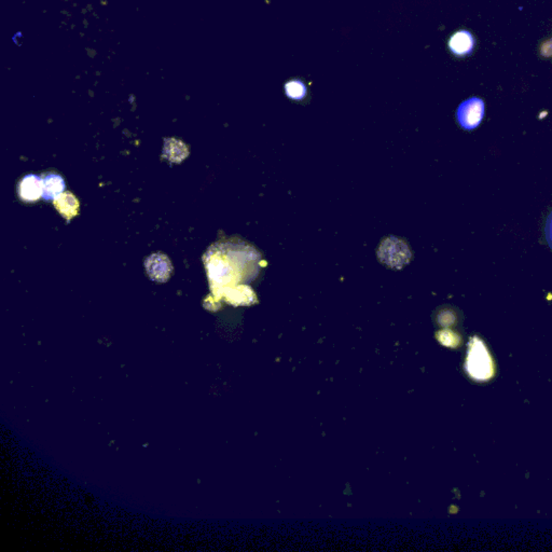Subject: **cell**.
Segmentation results:
<instances>
[{"instance_id": "1", "label": "cell", "mask_w": 552, "mask_h": 552, "mask_svg": "<svg viewBox=\"0 0 552 552\" xmlns=\"http://www.w3.org/2000/svg\"><path fill=\"white\" fill-rule=\"evenodd\" d=\"M466 369L478 381H486L493 375V364L489 352L478 339H474L470 344L466 359Z\"/></svg>"}, {"instance_id": "2", "label": "cell", "mask_w": 552, "mask_h": 552, "mask_svg": "<svg viewBox=\"0 0 552 552\" xmlns=\"http://www.w3.org/2000/svg\"><path fill=\"white\" fill-rule=\"evenodd\" d=\"M377 256L381 262L389 268L402 269L411 260L412 253L402 240L392 236L381 243Z\"/></svg>"}, {"instance_id": "3", "label": "cell", "mask_w": 552, "mask_h": 552, "mask_svg": "<svg viewBox=\"0 0 552 552\" xmlns=\"http://www.w3.org/2000/svg\"><path fill=\"white\" fill-rule=\"evenodd\" d=\"M484 116V103L480 98H472L460 105L456 112L458 123L466 130L476 129Z\"/></svg>"}, {"instance_id": "4", "label": "cell", "mask_w": 552, "mask_h": 552, "mask_svg": "<svg viewBox=\"0 0 552 552\" xmlns=\"http://www.w3.org/2000/svg\"><path fill=\"white\" fill-rule=\"evenodd\" d=\"M146 269L149 276L159 283H164L173 273L170 261L163 253H154L146 260Z\"/></svg>"}, {"instance_id": "5", "label": "cell", "mask_w": 552, "mask_h": 552, "mask_svg": "<svg viewBox=\"0 0 552 552\" xmlns=\"http://www.w3.org/2000/svg\"><path fill=\"white\" fill-rule=\"evenodd\" d=\"M474 46V39L472 35L468 30H460L455 33L449 40V48L455 55H466L472 51Z\"/></svg>"}, {"instance_id": "6", "label": "cell", "mask_w": 552, "mask_h": 552, "mask_svg": "<svg viewBox=\"0 0 552 552\" xmlns=\"http://www.w3.org/2000/svg\"><path fill=\"white\" fill-rule=\"evenodd\" d=\"M20 195L26 201H35L44 195L42 180L36 176H27L20 185Z\"/></svg>"}, {"instance_id": "7", "label": "cell", "mask_w": 552, "mask_h": 552, "mask_svg": "<svg viewBox=\"0 0 552 552\" xmlns=\"http://www.w3.org/2000/svg\"><path fill=\"white\" fill-rule=\"evenodd\" d=\"M56 208L59 209L61 214L66 218H71L78 212L79 204L77 199L71 193H61L54 197Z\"/></svg>"}, {"instance_id": "8", "label": "cell", "mask_w": 552, "mask_h": 552, "mask_svg": "<svg viewBox=\"0 0 552 552\" xmlns=\"http://www.w3.org/2000/svg\"><path fill=\"white\" fill-rule=\"evenodd\" d=\"M44 186V195L48 199L55 197L56 195H61L64 190V181L60 176L48 175L42 179Z\"/></svg>"}, {"instance_id": "9", "label": "cell", "mask_w": 552, "mask_h": 552, "mask_svg": "<svg viewBox=\"0 0 552 552\" xmlns=\"http://www.w3.org/2000/svg\"><path fill=\"white\" fill-rule=\"evenodd\" d=\"M285 92L288 98L294 100H301L307 95V87L299 79H292L285 84Z\"/></svg>"}, {"instance_id": "10", "label": "cell", "mask_w": 552, "mask_h": 552, "mask_svg": "<svg viewBox=\"0 0 552 552\" xmlns=\"http://www.w3.org/2000/svg\"><path fill=\"white\" fill-rule=\"evenodd\" d=\"M546 235H547L548 242L552 246V214L548 219L547 226H546Z\"/></svg>"}]
</instances>
